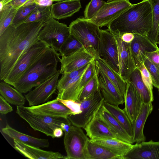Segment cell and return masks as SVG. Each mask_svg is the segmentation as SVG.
<instances>
[{
    "label": "cell",
    "instance_id": "1f68e13d",
    "mask_svg": "<svg viewBox=\"0 0 159 159\" xmlns=\"http://www.w3.org/2000/svg\"><path fill=\"white\" fill-rule=\"evenodd\" d=\"M152 9V25L147 35L148 38L157 45L158 30L159 24V0H149Z\"/></svg>",
    "mask_w": 159,
    "mask_h": 159
},
{
    "label": "cell",
    "instance_id": "4316f807",
    "mask_svg": "<svg viewBox=\"0 0 159 159\" xmlns=\"http://www.w3.org/2000/svg\"><path fill=\"white\" fill-rule=\"evenodd\" d=\"M95 61L96 65L104 72L124 98L127 87V82L123 79L119 73L115 71L100 57L96 59Z\"/></svg>",
    "mask_w": 159,
    "mask_h": 159
},
{
    "label": "cell",
    "instance_id": "2e32d148",
    "mask_svg": "<svg viewBox=\"0 0 159 159\" xmlns=\"http://www.w3.org/2000/svg\"><path fill=\"white\" fill-rule=\"evenodd\" d=\"M133 57L137 67H139L147 58V52H152L159 49L157 45L153 43L146 36L134 34V37L130 43Z\"/></svg>",
    "mask_w": 159,
    "mask_h": 159
},
{
    "label": "cell",
    "instance_id": "8fae6325",
    "mask_svg": "<svg viewBox=\"0 0 159 159\" xmlns=\"http://www.w3.org/2000/svg\"><path fill=\"white\" fill-rule=\"evenodd\" d=\"M133 5L129 0H113L107 2L98 13L89 20L99 27L107 26Z\"/></svg>",
    "mask_w": 159,
    "mask_h": 159
},
{
    "label": "cell",
    "instance_id": "5bb4252c",
    "mask_svg": "<svg viewBox=\"0 0 159 159\" xmlns=\"http://www.w3.org/2000/svg\"><path fill=\"white\" fill-rule=\"evenodd\" d=\"M95 60L94 57L83 46L69 56L62 57L60 73L62 74L80 69Z\"/></svg>",
    "mask_w": 159,
    "mask_h": 159
},
{
    "label": "cell",
    "instance_id": "7402d4cb",
    "mask_svg": "<svg viewBox=\"0 0 159 159\" xmlns=\"http://www.w3.org/2000/svg\"><path fill=\"white\" fill-rule=\"evenodd\" d=\"M81 0H70L58 2L51 6L52 17L55 19H61L72 16L82 7Z\"/></svg>",
    "mask_w": 159,
    "mask_h": 159
},
{
    "label": "cell",
    "instance_id": "484cf974",
    "mask_svg": "<svg viewBox=\"0 0 159 159\" xmlns=\"http://www.w3.org/2000/svg\"><path fill=\"white\" fill-rule=\"evenodd\" d=\"M90 139L94 138H116L97 114L84 128Z\"/></svg>",
    "mask_w": 159,
    "mask_h": 159
},
{
    "label": "cell",
    "instance_id": "9c48e42d",
    "mask_svg": "<svg viewBox=\"0 0 159 159\" xmlns=\"http://www.w3.org/2000/svg\"><path fill=\"white\" fill-rule=\"evenodd\" d=\"M81 128L73 125L68 131L65 132L64 145L66 159H85L84 151L90 139Z\"/></svg>",
    "mask_w": 159,
    "mask_h": 159
},
{
    "label": "cell",
    "instance_id": "e575fe53",
    "mask_svg": "<svg viewBox=\"0 0 159 159\" xmlns=\"http://www.w3.org/2000/svg\"><path fill=\"white\" fill-rule=\"evenodd\" d=\"M99 90L98 70L96 66L93 75L84 88L76 102H80Z\"/></svg>",
    "mask_w": 159,
    "mask_h": 159
},
{
    "label": "cell",
    "instance_id": "7a4b0ae2",
    "mask_svg": "<svg viewBox=\"0 0 159 159\" xmlns=\"http://www.w3.org/2000/svg\"><path fill=\"white\" fill-rule=\"evenodd\" d=\"M152 9L149 0L133 5L123 12L107 25L114 35L126 33L146 36L152 25Z\"/></svg>",
    "mask_w": 159,
    "mask_h": 159
},
{
    "label": "cell",
    "instance_id": "db71d44e",
    "mask_svg": "<svg viewBox=\"0 0 159 159\" xmlns=\"http://www.w3.org/2000/svg\"><path fill=\"white\" fill-rule=\"evenodd\" d=\"M157 89L158 90V93H159V87L157 88Z\"/></svg>",
    "mask_w": 159,
    "mask_h": 159
},
{
    "label": "cell",
    "instance_id": "277c9868",
    "mask_svg": "<svg viewBox=\"0 0 159 159\" xmlns=\"http://www.w3.org/2000/svg\"><path fill=\"white\" fill-rule=\"evenodd\" d=\"M70 33L95 58L99 57L98 46L100 36L99 27L89 20L78 18L69 26Z\"/></svg>",
    "mask_w": 159,
    "mask_h": 159
},
{
    "label": "cell",
    "instance_id": "ab89813d",
    "mask_svg": "<svg viewBox=\"0 0 159 159\" xmlns=\"http://www.w3.org/2000/svg\"><path fill=\"white\" fill-rule=\"evenodd\" d=\"M142 80L150 92L153 93V83L151 75L144 63L139 67Z\"/></svg>",
    "mask_w": 159,
    "mask_h": 159
},
{
    "label": "cell",
    "instance_id": "ac0fdd59",
    "mask_svg": "<svg viewBox=\"0 0 159 159\" xmlns=\"http://www.w3.org/2000/svg\"><path fill=\"white\" fill-rule=\"evenodd\" d=\"M126 82L127 87L124 97L125 107L124 110L133 124L140 112L143 102L132 84L128 80Z\"/></svg>",
    "mask_w": 159,
    "mask_h": 159
},
{
    "label": "cell",
    "instance_id": "3957f363",
    "mask_svg": "<svg viewBox=\"0 0 159 159\" xmlns=\"http://www.w3.org/2000/svg\"><path fill=\"white\" fill-rule=\"evenodd\" d=\"M60 55L54 48L48 47L29 67L13 86L22 93H25L50 78L58 71Z\"/></svg>",
    "mask_w": 159,
    "mask_h": 159
},
{
    "label": "cell",
    "instance_id": "44dd1931",
    "mask_svg": "<svg viewBox=\"0 0 159 159\" xmlns=\"http://www.w3.org/2000/svg\"><path fill=\"white\" fill-rule=\"evenodd\" d=\"M97 115L117 138L131 144L134 143L133 138L128 134L103 105Z\"/></svg>",
    "mask_w": 159,
    "mask_h": 159
},
{
    "label": "cell",
    "instance_id": "52a82bcc",
    "mask_svg": "<svg viewBox=\"0 0 159 159\" xmlns=\"http://www.w3.org/2000/svg\"><path fill=\"white\" fill-rule=\"evenodd\" d=\"M70 35L69 27L52 17L44 22L38 38L39 41L59 51Z\"/></svg>",
    "mask_w": 159,
    "mask_h": 159
},
{
    "label": "cell",
    "instance_id": "8992f818",
    "mask_svg": "<svg viewBox=\"0 0 159 159\" xmlns=\"http://www.w3.org/2000/svg\"><path fill=\"white\" fill-rule=\"evenodd\" d=\"M48 47L39 41L29 48L21 55L3 81L13 86Z\"/></svg>",
    "mask_w": 159,
    "mask_h": 159
},
{
    "label": "cell",
    "instance_id": "cb8c5ba5",
    "mask_svg": "<svg viewBox=\"0 0 159 159\" xmlns=\"http://www.w3.org/2000/svg\"><path fill=\"white\" fill-rule=\"evenodd\" d=\"M3 133L13 139L38 148L48 147L50 143L48 139H39L22 133L10 127L7 124L2 129Z\"/></svg>",
    "mask_w": 159,
    "mask_h": 159
},
{
    "label": "cell",
    "instance_id": "f1b7e54d",
    "mask_svg": "<svg viewBox=\"0 0 159 159\" xmlns=\"http://www.w3.org/2000/svg\"><path fill=\"white\" fill-rule=\"evenodd\" d=\"M4 81L0 83V93L8 103L17 106H24L26 98L20 92Z\"/></svg>",
    "mask_w": 159,
    "mask_h": 159
},
{
    "label": "cell",
    "instance_id": "6da1fadb",
    "mask_svg": "<svg viewBox=\"0 0 159 159\" xmlns=\"http://www.w3.org/2000/svg\"><path fill=\"white\" fill-rule=\"evenodd\" d=\"M44 22L11 25L0 35V79L3 81L21 55L39 41L38 38Z\"/></svg>",
    "mask_w": 159,
    "mask_h": 159
},
{
    "label": "cell",
    "instance_id": "f35d334b",
    "mask_svg": "<svg viewBox=\"0 0 159 159\" xmlns=\"http://www.w3.org/2000/svg\"><path fill=\"white\" fill-rule=\"evenodd\" d=\"M144 64L152 77L153 86L158 88L159 87V70L157 67L147 58Z\"/></svg>",
    "mask_w": 159,
    "mask_h": 159
},
{
    "label": "cell",
    "instance_id": "bcb514c9",
    "mask_svg": "<svg viewBox=\"0 0 159 159\" xmlns=\"http://www.w3.org/2000/svg\"><path fill=\"white\" fill-rule=\"evenodd\" d=\"M35 2L39 6H51L53 2L52 0H35Z\"/></svg>",
    "mask_w": 159,
    "mask_h": 159
},
{
    "label": "cell",
    "instance_id": "f6af8a7d",
    "mask_svg": "<svg viewBox=\"0 0 159 159\" xmlns=\"http://www.w3.org/2000/svg\"><path fill=\"white\" fill-rule=\"evenodd\" d=\"M118 36H120L123 41L127 43H131L134 37V34L130 33H125Z\"/></svg>",
    "mask_w": 159,
    "mask_h": 159
},
{
    "label": "cell",
    "instance_id": "836d02e7",
    "mask_svg": "<svg viewBox=\"0 0 159 159\" xmlns=\"http://www.w3.org/2000/svg\"><path fill=\"white\" fill-rule=\"evenodd\" d=\"M18 9L7 6L0 10V35L11 24Z\"/></svg>",
    "mask_w": 159,
    "mask_h": 159
},
{
    "label": "cell",
    "instance_id": "e0dca14e",
    "mask_svg": "<svg viewBox=\"0 0 159 159\" xmlns=\"http://www.w3.org/2000/svg\"><path fill=\"white\" fill-rule=\"evenodd\" d=\"M96 66L98 70L99 89L104 102L117 106L123 104L125 102L124 97L104 72Z\"/></svg>",
    "mask_w": 159,
    "mask_h": 159
},
{
    "label": "cell",
    "instance_id": "f546056e",
    "mask_svg": "<svg viewBox=\"0 0 159 159\" xmlns=\"http://www.w3.org/2000/svg\"><path fill=\"white\" fill-rule=\"evenodd\" d=\"M103 105L128 134L133 138V124L124 109L120 108L118 106L111 104L105 102Z\"/></svg>",
    "mask_w": 159,
    "mask_h": 159
},
{
    "label": "cell",
    "instance_id": "8d00e7d4",
    "mask_svg": "<svg viewBox=\"0 0 159 159\" xmlns=\"http://www.w3.org/2000/svg\"><path fill=\"white\" fill-rule=\"evenodd\" d=\"M83 46L76 38L70 34L59 51L62 57L67 56L76 52Z\"/></svg>",
    "mask_w": 159,
    "mask_h": 159
},
{
    "label": "cell",
    "instance_id": "83f0119b",
    "mask_svg": "<svg viewBox=\"0 0 159 159\" xmlns=\"http://www.w3.org/2000/svg\"><path fill=\"white\" fill-rule=\"evenodd\" d=\"M94 143L101 145L121 157L123 156L133 147L131 144L117 138H94L90 139Z\"/></svg>",
    "mask_w": 159,
    "mask_h": 159
},
{
    "label": "cell",
    "instance_id": "11a10c76",
    "mask_svg": "<svg viewBox=\"0 0 159 159\" xmlns=\"http://www.w3.org/2000/svg\"><path fill=\"white\" fill-rule=\"evenodd\" d=\"M3 0H0V1H2Z\"/></svg>",
    "mask_w": 159,
    "mask_h": 159
},
{
    "label": "cell",
    "instance_id": "603a6c76",
    "mask_svg": "<svg viewBox=\"0 0 159 159\" xmlns=\"http://www.w3.org/2000/svg\"><path fill=\"white\" fill-rule=\"evenodd\" d=\"M153 110L152 103L143 104L140 112L133 124L134 143H139L145 141L146 138L143 133L144 127L148 116Z\"/></svg>",
    "mask_w": 159,
    "mask_h": 159
},
{
    "label": "cell",
    "instance_id": "ba28073f",
    "mask_svg": "<svg viewBox=\"0 0 159 159\" xmlns=\"http://www.w3.org/2000/svg\"><path fill=\"white\" fill-rule=\"evenodd\" d=\"M104 102L99 90L80 102L82 111L80 113L70 115L67 118L72 125L84 128L97 114Z\"/></svg>",
    "mask_w": 159,
    "mask_h": 159
},
{
    "label": "cell",
    "instance_id": "4dcf8cb0",
    "mask_svg": "<svg viewBox=\"0 0 159 159\" xmlns=\"http://www.w3.org/2000/svg\"><path fill=\"white\" fill-rule=\"evenodd\" d=\"M134 86L145 104L152 103L154 100L153 94L149 90L143 82L139 68L137 67L131 73L128 80Z\"/></svg>",
    "mask_w": 159,
    "mask_h": 159
},
{
    "label": "cell",
    "instance_id": "d590c367",
    "mask_svg": "<svg viewBox=\"0 0 159 159\" xmlns=\"http://www.w3.org/2000/svg\"><path fill=\"white\" fill-rule=\"evenodd\" d=\"M38 6L34 2H29L19 8L11 25L16 27L22 24L24 20Z\"/></svg>",
    "mask_w": 159,
    "mask_h": 159
},
{
    "label": "cell",
    "instance_id": "816d5d0a",
    "mask_svg": "<svg viewBox=\"0 0 159 159\" xmlns=\"http://www.w3.org/2000/svg\"><path fill=\"white\" fill-rule=\"evenodd\" d=\"M70 0H52L53 2H62V1H67Z\"/></svg>",
    "mask_w": 159,
    "mask_h": 159
},
{
    "label": "cell",
    "instance_id": "5b68a950",
    "mask_svg": "<svg viewBox=\"0 0 159 159\" xmlns=\"http://www.w3.org/2000/svg\"><path fill=\"white\" fill-rule=\"evenodd\" d=\"M16 113L34 130L42 132L53 138H55L54 130L57 128H61V123L71 124L68 118L35 113L24 106H17Z\"/></svg>",
    "mask_w": 159,
    "mask_h": 159
},
{
    "label": "cell",
    "instance_id": "d6986e66",
    "mask_svg": "<svg viewBox=\"0 0 159 159\" xmlns=\"http://www.w3.org/2000/svg\"><path fill=\"white\" fill-rule=\"evenodd\" d=\"M27 107L34 113L51 116L67 118L72 115L71 111L57 98L38 106Z\"/></svg>",
    "mask_w": 159,
    "mask_h": 159
},
{
    "label": "cell",
    "instance_id": "9a60e30c",
    "mask_svg": "<svg viewBox=\"0 0 159 159\" xmlns=\"http://www.w3.org/2000/svg\"><path fill=\"white\" fill-rule=\"evenodd\" d=\"M123 159H159V141L151 140L136 143L123 156Z\"/></svg>",
    "mask_w": 159,
    "mask_h": 159
},
{
    "label": "cell",
    "instance_id": "7dc6e473",
    "mask_svg": "<svg viewBox=\"0 0 159 159\" xmlns=\"http://www.w3.org/2000/svg\"><path fill=\"white\" fill-rule=\"evenodd\" d=\"M63 134V131L60 127L57 128L53 131V135L54 138H60L61 137Z\"/></svg>",
    "mask_w": 159,
    "mask_h": 159
},
{
    "label": "cell",
    "instance_id": "b9f144b4",
    "mask_svg": "<svg viewBox=\"0 0 159 159\" xmlns=\"http://www.w3.org/2000/svg\"><path fill=\"white\" fill-rule=\"evenodd\" d=\"M12 107L3 97L0 96V113L5 115L13 111Z\"/></svg>",
    "mask_w": 159,
    "mask_h": 159
},
{
    "label": "cell",
    "instance_id": "4fadbf2b",
    "mask_svg": "<svg viewBox=\"0 0 159 159\" xmlns=\"http://www.w3.org/2000/svg\"><path fill=\"white\" fill-rule=\"evenodd\" d=\"M116 40L119 67V74L126 81L137 68L132 53L130 43L123 41L119 36L114 35Z\"/></svg>",
    "mask_w": 159,
    "mask_h": 159
},
{
    "label": "cell",
    "instance_id": "74e56055",
    "mask_svg": "<svg viewBox=\"0 0 159 159\" xmlns=\"http://www.w3.org/2000/svg\"><path fill=\"white\" fill-rule=\"evenodd\" d=\"M103 0H91L84 11V18L90 20L93 17L106 3Z\"/></svg>",
    "mask_w": 159,
    "mask_h": 159
},
{
    "label": "cell",
    "instance_id": "c3c4849f",
    "mask_svg": "<svg viewBox=\"0 0 159 159\" xmlns=\"http://www.w3.org/2000/svg\"><path fill=\"white\" fill-rule=\"evenodd\" d=\"M72 125L71 124L62 123L61 124V128L64 132H67L68 131Z\"/></svg>",
    "mask_w": 159,
    "mask_h": 159
},
{
    "label": "cell",
    "instance_id": "f907efd6",
    "mask_svg": "<svg viewBox=\"0 0 159 159\" xmlns=\"http://www.w3.org/2000/svg\"><path fill=\"white\" fill-rule=\"evenodd\" d=\"M157 44H159V24L158 27V39H157Z\"/></svg>",
    "mask_w": 159,
    "mask_h": 159
},
{
    "label": "cell",
    "instance_id": "7c38bea8",
    "mask_svg": "<svg viewBox=\"0 0 159 159\" xmlns=\"http://www.w3.org/2000/svg\"><path fill=\"white\" fill-rule=\"evenodd\" d=\"M60 70L49 78L25 95L30 106H36L45 103L56 93Z\"/></svg>",
    "mask_w": 159,
    "mask_h": 159
},
{
    "label": "cell",
    "instance_id": "ffe728a7",
    "mask_svg": "<svg viewBox=\"0 0 159 159\" xmlns=\"http://www.w3.org/2000/svg\"><path fill=\"white\" fill-rule=\"evenodd\" d=\"M14 148L25 157L31 159H66L58 152L46 151L13 139Z\"/></svg>",
    "mask_w": 159,
    "mask_h": 159
},
{
    "label": "cell",
    "instance_id": "f5cc1de1",
    "mask_svg": "<svg viewBox=\"0 0 159 159\" xmlns=\"http://www.w3.org/2000/svg\"><path fill=\"white\" fill-rule=\"evenodd\" d=\"M112 0H107V2H110L111 1H112Z\"/></svg>",
    "mask_w": 159,
    "mask_h": 159
},
{
    "label": "cell",
    "instance_id": "d4e9b609",
    "mask_svg": "<svg viewBox=\"0 0 159 159\" xmlns=\"http://www.w3.org/2000/svg\"><path fill=\"white\" fill-rule=\"evenodd\" d=\"M85 159H122L121 157L101 145L88 141L84 151Z\"/></svg>",
    "mask_w": 159,
    "mask_h": 159
},
{
    "label": "cell",
    "instance_id": "ee69618b",
    "mask_svg": "<svg viewBox=\"0 0 159 159\" xmlns=\"http://www.w3.org/2000/svg\"><path fill=\"white\" fill-rule=\"evenodd\" d=\"M34 1L35 0H13L4 7L11 6L16 8L18 9L25 4Z\"/></svg>",
    "mask_w": 159,
    "mask_h": 159
},
{
    "label": "cell",
    "instance_id": "d6a6232c",
    "mask_svg": "<svg viewBox=\"0 0 159 159\" xmlns=\"http://www.w3.org/2000/svg\"><path fill=\"white\" fill-rule=\"evenodd\" d=\"M51 6H38L22 23L41 21L46 22L52 17L51 12Z\"/></svg>",
    "mask_w": 159,
    "mask_h": 159
},
{
    "label": "cell",
    "instance_id": "681fc988",
    "mask_svg": "<svg viewBox=\"0 0 159 159\" xmlns=\"http://www.w3.org/2000/svg\"><path fill=\"white\" fill-rule=\"evenodd\" d=\"M13 0H3L2 1L0 2V10L2 9V8L5 5L8 4L11 2Z\"/></svg>",
    "mask_w": 159,
    "mask_h": 159
},
{
    "label": "cell",
    "instance_id": "60d3db41",
    "mask_svg": "<svg viewBox=\"0 0 159 159\" xmlns=\"http://www.w3.org/2000/svg\"><path fill=\"white\" fill-rule=\"evenodd\" d=\"M57 98L71 111L72 115H75L81 112L80 102L71 100H63Z\"/></svg>",
    "mask_w": 159,
    "mask_h": 159
},
{
    "label": "cell",
    "instance_id": "30bf717a",
    "mask_svg": "<svg viewBox=\"0 0 159 159\" xmlns=\"http://www.w3.org/2000/svg\"><path fill=\"white\" fill-rule=\"evenodd\" d=\"M98 53L100 57L119 74L118 49L116 39L114 34L108 29L100 30Z\"/></svg>",
    "mask_w": 159,
    "mask_h": 159
},
{
    "label": "cell",
    "instance_id": "7bdbcfd3",
    "mask_svg": "<svg viewBox=\"0 0 159 159\" xmlns=\"http://www.w3.org/2000/svg\"><path fill=\"white\" fill-rule=\"evenodd\" d=\"M145 54L147 57L157 67L159 70V49L152 52H147Z\"/></svg>",
    "mask_w": 159,
    "mask_h": 159
}]
</instances>
